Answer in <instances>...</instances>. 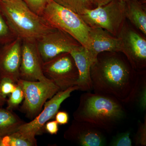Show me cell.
I'll list each match as a JSON object with an SVG mask.
<instances>
[{
    "mask_svg": "<svg viewBox=\"0 0 146 146\" xmlns=\"http://www.w3.org/2000/svg\"><path fill=\"white\" fill-rule=\"evenodd\" d=\"M100 54L91 66L94 93L109 95L124 103L132 102L141 74L131 67L126 58L117 52Z\"/></svg>",
    "mask_w": 146,
    "mask_h": 146,
    "instance_id": "1",
    "label": "cell"
},
{
    "mask_svg": "<svg viewBox=\"0 0 146 146\" xmlns=\"http://www.w3.org/2000/svg\"><path fill=\"white\" fill-rule=\"evenodd\" d=\"M126 115L122 102L116 98L89 91L82 94L78 107L73 113L74 119L108 131L115 128Z\"/></svg>",
    "mask_w": 146,
    "mask_h": 146,
    "instance_id": "2",
    "label": "cell"
},
{
    "mask_svg": "<svg viewBox=\"0 0 146 146\" xmlns=\"http://www.w3.org/2000/svg\"><path fill=\"white\" fill-rule=\"evenodd\" d=\"M0 7L13 33L22 40L36 41L54 29L23 0H1Z\"/></svg>",
    "mask_w": 146,
    "mask_h": 146,
    "instance_id": "3",
    "label": "cell"
},
{
    "mask_svg": "<svg viewBox=\"0 0 146 146\" xmlns=\"http://www.w3.org/2000/svg\"><path fill=\"white\" fill-rule=\"evenodd\" d=\"M41 16L53 28L69 35L82 46L89 48L90 27L79 14L52 0L48 4Z\"/></svg>",
    "mask_w": 146,
    "mask_h": 146,
    "instance_id": "4",
    "label": "cell"
},
{
    "mask_svg": "<svg viewBox=\"0 0 146 146\" xmlns=\"http://www.w3.org/2000/svg\"><path fill=\"white\" fill-rule=\"evenodd\" d=\"M125 2L112 0L80 15L90 27L100 28L117 36L125 23Z\"/></svg>",
    "mask_w": 146,
    "mask_h": 146,
    "instance_id": "5",
    "label": "cell"
},
{
    "mask_svg": "<svg viewBox=\"0 0 146 146\" xmlns=\"http://www.w3.org/2000/svg\"><path fill=\"white\" fill-rule=\"evenodd\" d=\"M17 84L24 94L23 102L20 111L31 120L39 115L48 100L60 91L58 87L49 79L33 81L20 79Z\"/></svg>",
    "mask_w": 146,
    "mask_h": 146,
    "instance_id": "6",
    "label": "cell"
},
{
    "mask_svg": "<svg viewBox=\"0 0 146 146\" xmlns=\"http://www.w3.org/2000/svg\"><path fill=\"white\" fill-rule=\"evenodd\" d=\"M43 73L60 91H64L77 84L78 72L70 53H63L43 63Z\"/></svg>",
    "mask_w": 146,
    "mask_h": 146,
    "instance_id": "7",
    "label": "cell"
},
{
    "mask_svg": "<svg viewBox=\"0 0 146 146\" xmlns=\"http://www.w3.org/2000/svg\"><path fill=\"white\" fill-rule=\"evenodd\" d=\"M117 37L123 53L137 72H145L146 67V40L136 30L124 23Z\"/></svg>",
    "mask_w": 146,
    "mask_h": 146,
    "instance_id": "8",
    "label": "cell"
},
{
    "mask_svg": "<svg viewBox=\"0 0 146 146\" xmlns=\"http://www.w3.org/2000/svg\"><path fill=\"white\" fill-rule=\"evenodd\" d=\"M78 90L77 86L70 87L64 91H60L47 101L39 115L29 123L26 122L19 128L18 131L25 137L35 139V136L42 132L45 124L52 119L58 112L63 102L70 96L73 91Z\"/></svg>",
    "mask_w": 146,
    "mask_h": 146,
    "instance_id": "9",
    "label": "cell"
},
{
    "mask_svg": "<svg viewBox=\"0 0 146 146\" xmlns=\"http://www.w3.org/2000/svg\"><path fill=\"white\" fill-rule=\"evenodd\" d=\"M36 43L43 63L60 54L70 53L81 45L69 35L56 29L42 36Z\"/></svg>",
    "mask_w": 146,
    "mask_h": 146,
    "instance_id": "10",
    "label": "cell"
},
{
    "mask_svg": "<svg viewBox=\"0 0 146 146\" xmlns=\"http://www.w3.org/2000/svg\"><path fill=\"white\" fill-rule=\"evenodd\" d=\"M43 63L36 41L22 40L20 79L33 81L49 80L43 73Z\"/></svg>",
    "mask_w": 146,
    "mask_h": 146,
    "instance_id": "11",
    "label": "cell"
},
{
    "mask_svg": "<svg viewBox=\"0 0 146 146\" xmlns=\"http://www.w3.org/2000/svg\"><path fill=\"white\" fill-rule=\"evenodd\" d=\"M64 138L82 146H102L106 143L100 129L91 124L74 119L65 131Z\"/></svg>",
    "mask_w": 146,
    "mask_h": 146,
    "instance_id": "12",
    "label": "cell"
},
{
    "mask_svg": "<svg viewBox=\"0 0 146 146\" xmlns=\"http://www.w3.org/2000/svg\"><path fill=\"white\" fill-rule=\"evenodd\" d=\"M22 40L17 37L0 53V78H7L17 83L20 79Z\"/></svg>",
    "mask_w": 146,
    "mask_h": 146,
    "instance_id": "13",
    "label": "cell"
},
{
    "mask_svg": "<svg viewBox=\"0 0 146 146\" xmlns=\"http://www.w3.org/2000/svg\"><path fill=\"white\" fill-rule=\"evenodd\" d=\"M89 38L90 47L87 50L95 60L101 53L121 52V45L118 37L103 29L90 27Z\"/></svg>",
    "mask_w": 146,
    "mask_h": 146,
    "instance_id": "14",
    "label": "cell"
},
{
    "mask_svg": "<svg viewBox=\"0 0 146 146\" xmlns=\"http://www.w3.org/2000/svg\"><path fill=\"white\" fill-rule=\"evenodd\" d=\"M72 56L78 72L77 86L78 90L89 91L92 89L91 78V66L96 60L92 57L87 48L79 45L70 52Z\"/></svg>",
    "mask_w": 146,
    "mask_h": 146,
    "instance_id": "15",
    "label": "cell"
},
{
    "mask_svg": "<svg viewBox=\"0 0 146 146\" xmlns=\"http://www.w3.org/2000/svg\"><path fill=\"white\" fill-rule=\"evenodd\" d=\"M125 3L126 18L145 36L146 13L144 7L138 0H128Z\"/></svg>",
    "mask_w": 146,
    "mask_h": 146,
    "instance_id": "16",
    "label": "cell"
},
{
    "mask_svg": "<svg viewBox=\"0 0 146 146\" xmlns=\"http://www.w3.org/2000/svg\"><path fill=\"white\" fill-rule=\"evenodd\" d=\"M25 123L13 110L0 107V137L17 132Z\"/></svg>",
    "mask_w": 146,
    "mask_h": 146,
    "instance_id": "17",
    "label": "cell"
},
{
    "mask_svg": "<svg viewBox=\"0 0 146 146\" xmlns=\"http://www.w3.org/2000/svg\"><path fill=\"white\" fill-rule=\"evenodd\" d=\"M36 138L31 139L25 137L18 131L0 137V146H36Z\"/></svg>",
    "mask_w": 146,
    "mask_h": 146,
    "instance_id": "18",
    "label": "cell"
},
{
    "mask_svg": "<svg viewBox=\"0 0 146 146\" xmlns=\"http://www.w3.org/2000/svg\"><path fill=\"white\" fill-rule=\"evenodd\" d=\"M55 2L81 15L87 10L94 9L91 0H53Z\"/></svg>",
    "mask_w": 146,
    "mask_h": 146,
    "instance_id": "19",
    "label": "cell"
},
{
    "mask_svg": "<svg viewBox=\"0 0 146 146\" xmlns=\"http://www.w3.org/2000/svg\"><path fill=\"white\" fill-rule=\"evenodd\" d=\"M145 73L141 74L138 87L132 102H135L139 108L143 111H145L146 108V78Z\"/></svg>",
    "mask_w": 146,
    "mask_h": 146,
    "instance_id": "20",
    "label": "cell"
},
{
    "mask_svg": "<svg viewBox=\"0 0 146 146\" xmlns=\"http://www.w3.org/2000/svg\"><path fill=\"white\" fill-rule=\"evenodd\" d=\"M23 100V92L20 86L17 84L16 88L10 94L8 99H7V108L12 110L16 109Z\"/></svg>",
    "mask_w": 146,
    "mask_h": 146,
    "instance_id": "21",
    "label": "cell"
},
{
    "mask_svg": "<svg viewBox=\"0 0 146 146\" xmlns=\"http://www.w3.org/2000/svg\"><path fill=\"white\" fill-rule=\"evenodd\" d=\"M52 1V0H23L31 10L41 16L48 4Z\"/></svg>",
    "mask_w": 146,
    "mask_h": 146,
    "instance_id": "22",
    "label": "cell"
},
{
    "mask_svg": "<svg viewBox=\"0 0 146 146\" xmlns=\"http://www.w3.org/2000/svg\"><path fill=\"white\" fill-rule=\"evenodd\" d=\"M134 142L136 146L146 145V117L143 122L139 121L138 130L134 137Z\"/></svg>",
    "mask_w": 146,
    "mask_h": 146,
    "instance_id": "23",
    "label": "cell"
},
{
    "mask_svg": "<svg viewBox=\"0 0 146 146\" xmlns=\"http://www.w3.org/2000/svg\"><path fill=\"white\" fill-rule=\"evenodd\" d=\"M129 131L123 132L117 135L110 143V146H131L132 141Z\"/></svg>",
    "mask_w": 146,
    "mask_h": 146,
    "instance_id": "24",
    "label": "cell"
},
{
    "mask_svg": "<svg viewBox=\"0 0 146 146\" xmlns=\"http://www.w3.org/2000/svg\"><path fill=\"white\" fill-rule=\"evenodd\" d=\"M16 85L17 83L13 82L9 79L5 78H1L0 92L3 96L6 97L14 91Z\"/></svg>",
    "mask_w": 146,
    "mask_h": 146,
    "instance_id": "25",
    "label": "cell"
},
{
    "mask_svg": "<svg viewBox=\"0 0 146 146\" xmlns=\"http://www.w3.org/2000/svg\"><path fill=\"white\" fill-rule=\"evenodd\" d=\"M58 124L55 120L48 121L45 124L44 129L50 135H56L58 131Z\"/></svg>",
    "mask_w": 146,
    "mask_h": 146,
    "instance_id": "26",
    "label": "cell"
},
{
    "mask_svg": "<svg viewBox=\"0 0 146 146\" xmlns=\"http://www.w3.org/2000/svg\"><path fill=\"white\" fill-rule=\"evenodd\" d=\"M54 119L58 125H65L69 122V116L67 112L58 111L55 116Z\"/></svg>",
    "mask_w": 146,
    "mask_h": 146,
    "instance_id": "27",
    "label": "cell"
},
{
    "mask_svg": "<svg viewBox=\"0 0 146 146\" xmlns=\"http://www.w3.org/2000/svg\"><path fill=\"white\" fill-rule=\"evenodd\" d=\"M9 33V28L0 15V37L7 36Z\"/></svg>",
    "mask_w": 146,
    "mask_h": 146,
    "instance_id": "28",
    "label": "cell"
},
{
    "mask_svg": "<svg viewBox=\"0 0 146 146\" xmlns=\"http://www.w3.org/2000/svg\"><path fill=\"white\" fill-rule=\"evenodd\" d=\"M94 5L97 7L101 6L107 4L112 0H91Z\"/></svg>",
    "mask_w": 146,
    "mask_h": 146,
    "instance_id": "29",
    "label": "cell"
},
{
    "mask_svg": "<svg viewBox=\"0 0 146 146\" xmlns=\"http://www.w3.org/2000/svg\"><path fill=\"white\" fill-rule=\"evenodd\" d=\"M0 82H1V78H0ZM6 97L3 96L1 92H0V107H2L5 104L6 102Z\"/></svg>",
    "mask_w": 146,
    "mask_h": 146,
    "instance_id": "30",
    "label": "cell"
},
{
    "mask_svg": "<svg viewBox=\"0 0 146 146\" xmlns=\"http://www.w3.org/2000/svg\"><path fill=\"white\" fill-rule=\"evenodd\" d=\"M118 1H120L124 2H126L128 0H118Z\"/></svg>",
    "mask_w": 146,
    "mask_h": 146,
    "instance_id": "31",
    "label": "cell"
},
{
    "mask_svg": "<svg viewBox=\"0 0 146 146\" xmlns=\"http://www.w3.org/2000/svg\"><path fill=\"white\" fill-rule=\"evenodd\" d=\"M0 1H1V0H0Z\"/></svg>",
    "mask_w": 146,
    "mask_h": 146,
    "instance_id": "32",
    "label": "cell"
}]
</instances>
